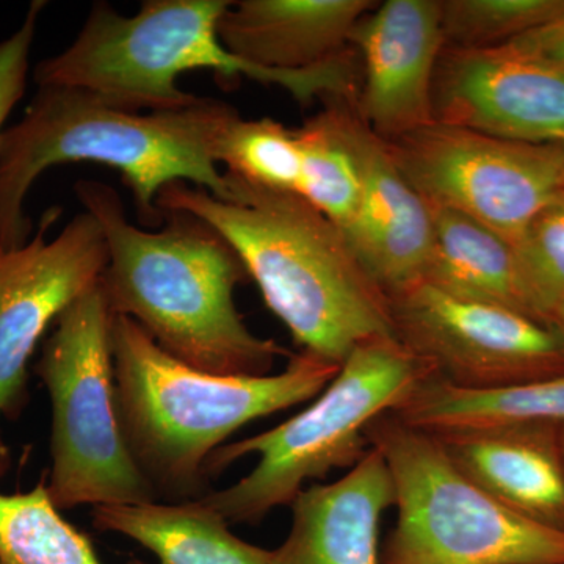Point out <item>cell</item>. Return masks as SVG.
Wrapping results in <instances>:
<instances>
[{"label":"cell","mask_w":564,"mask_h":564,"mask_svg":"<svg viewBox=\"0 0 564 564\" xmlns=\"http://www.w3.org/2000/svg\"><path fill=\"white\" fill-rule=\"evenodd\" d=\"M223 174V198L176 182L163 188L158 209L220 234L300 351L340 366L359 344L393 336L388 295L333 221L299 193Z\"/></svg>","instance_id":"cell-1"},{"label":"cell","mask_w":564,"mask_h":564,"mask_svg":"<svg viewBox=\"0 0 564 564\" xmlns=\"http://www.w3.org/2000/svg\"><path fill=\"white\" fill-rule=\"evenodd\" d=\"M74 192L106 239L99 285L111 314L131 318L163 351L203 372L269 375L292 355L248 328L234 302L247 270L209 225L173 212L163 215L165 228L144 231L110 185L79 181Z\"/></svg>","instance_id":"cell-2"},{"label":"cell","mask_w":564,"mask_h":564,"mask_svg":"<svg viewBox=\"0 0 564 564\" xmlns=\"http://www.w3.org/2000/svg\"><path fill=\"white\" fill-rule=\"evenodd\" d=\"M239 111L217 99L198 98L184 109H118L90 93L39 87L21 121L0 137V245L22 247L33 225L25 198L55 165L93 162L121 173L143 220L158 225V198L176 182L223 198L217 147Z\"/></svg>","instance_id":"cell-3"},{"label":"cell","mask_w":564,"mask_h":564,"mask_svg":"<svg viewBox=\"0 0 564 564\" xmlns=\"http://www.w3.org/2000/svg\"><path fill=\"white\" fill-rule=\"evenodd\" d=\"M118 417L144 480L163 502L206 496L210 456L248 423L314 400L339 364L307 351L280 373L217 375L162 350L131 318L113 315Z\"/></svg>","instance_id":"cell-4"},{"label":"cell","mask_w":564,"mask_h":564,"mask_svg":"<svg viewBox=\"0 0 564 564\" xmlns=\"http://www.w3.org/2000/svg\"><path fill=\"white\" fill-rule=\"evenodd\" d=\"M229 6L228 0H147L139 13L122 17L109 3H95L76 40L41 61L33 79L39 87L76 88L132 111L191 106L198 96L181 90L177 80L196 69L276 85L302 106L337 90L339 74L333 65L278 70L232 55L217 32Z\"/></svg>","instance_id":"cell-5"},{"label":"cell","mask_w":564,"mask_h":564,"mask_svg":"<svg viewBox=\"0 0 564 564\" xmlns=\"http://www.w3.org/2000/svg\"><path fill=\"white\" fill-rule=\"evenodd\" d=\"M433 377V367L395 336L359 344L306 410L267 432L218 448L207 463L209 480L245 456L256 455L258 463L237 484L199 500L229 525L259 524L276 508L291 507L310 481L322 480L334 469L350 470L361 462L372 447L369 426Z\"/></svg>","instance_id":"cell-6"},{"label":"cell","mask_w":564,"mask_h":564,"mask_svg":"<svg viewBox=\"0 0 564 564\" xmlns=\"http://www.w3.org/2000/svg\"><path fill=\"white\" fill-rule=\"evenodd\" d=\"M367 436L395 489L397 521L381 564H564V532L497 502L434 434L388 413Z\"/></svg>","instance_id":"cell-7"},{"label":"cell","mask_w":564,"mask_h":564,"mask_svg":"<svg viewBox=\"0 0 564 564\" xmlns=\"http://www.w3.org/2000/svg\"><path fill=\"white\" fill-rule=\"evenodd\" d=\"M111 321L96 284L54 323L36 362L51 400V474L58 510L158 500L133 463L117 408Z\"/></svg>","instance_id":"cell-8"},{"label":"cell","mask_w":564,"mask_h":564,"mask_svg":"<svg viewBox=\"0 0 564 564\" xmlns=\"http://www.w3.org/2000/svg\"><path fill=\"white\" fill-rule=\"evenodd\" d=\"M393 162L430 206L459 212L511 247L564 191V148L500 139L433 121L388 141Z\"/></svg>","instance_id":"cell-9"},{"label":"cell","mask_w":564,"mask_h":564,"mask_svg":"<svg viewBox=\"0 0 564 564\" xmlns=\"http://www.w3.org/2000/svg\"><path fill=\"white\" fill-rule=\"evenodd\" d=\"M388 302L393 336L455 388L494 391L564 372L562 334L529 315L464 302L422 281L389 292Z\"/></svg>","instance_id":"cell-10"},{"label":"cell","mask_w":564,"mask_h":564,"mask_svg":"<svg viewBox=\"0 0 564 564\" xmlns=\"http://www.w3.org/2000/svg\"><path fill=\"white\" fill-rule=\"evenodd\" d=\"M61 209L44 212L22 247L0 245V419H14L28 399L29 362L66 307L101 281L107 247L87 210L54 239L47 232Z\"/></svg>","instance_id":"cell-11"},{"label":"cell","mask_w":564,"mask_h":564,"mask_svg":"<svg viewBox=\"0 0 564 564\" xmlns=\"http://www.w3.org/2000/svg\"><path fill=\"white\" fill-rule=\"evenodd\" d=\"M434 121L500 139L556 143L564 139V68L510 46H444L433 80Z\"/></svg>","instance_id":"cell-12"},{"label":"cell","mask_w":564,"mask_h":564,"mask_svg":"<svg viewBox=\"0 0 564 564\" xmlns=\"http://www.w3.org/2000/svg\"><path fill=\"white\" fill-rule=\"evenodd\" d=\"M350 46L361 63L358 110L386 141L434 121L433 80L445 43L440 0H386L364 14Z\"/></svg>","instance_id":"cell-13"},{"label":"cell","mask_w":564,"mask_h":564,"mask_svg":"<svg viewBox=\"0 0 564 564\" xmlns=\"http://www.w3.org/2000/svg\"><path fill=\"white\" fill-rule=\"evenodd\" d=\"M344 120L362 181L358 214L345 237L388 295L421 276L433 245L432 207L404 180L388 141L366 124L356 99L345 101Z\"/></svg>","instance_id":"cell-14"},{"label":"cell","mask_w":564,"mask_h":564,"mask_svg":"<svg viewBox=\"0 0 564 564\" xmlns=\"http://www.w3.org/2000/svg\"><path fill=\"white\" fill-rule=\"evenodd\" d=\"M393 505L388 464L370 447L339 480L306 486L295 497L291 530L272 551V564H381V519Z\"/></svg>","instance_id":"cell-15"},{"label":"cell","mask_w":564,"mask_h":564,"mask_svg":"<svg viewBox=\"0 0 564 564\" xmlns=\"http://www.w3.org/2000/svg\"><path fill=\"white\" fill-rule=\"evenodd\" d=\"M434 436L459 470L497 502L564 532L560 426L516 423Z\"/></svg>","instance_id":"cell-16"},{"label":"cell","mask_w":564,"mask_h":564,"mask_svg":"<svg viewBox=\"0 0 564 564\" xmlns=\"http://www.w3.org/2000/svg\"><path fill=\"white\" fill-rule=\"evenodd\" d=\"M375 0H239L218 21V39L259 68L303 70L350 51V35Z\"/></svg>","instance_id":"cell-17"},{"label":"cell","mask_w":564,"mask_h":564,"mask_svg":"<svg viewBox=\"0 0 564 564\" xmlns=\"http://www.w3.org/2000/svg\"><path fill=\"white\" fill-rule=\"evenodd\" d=\"M91 518L96 530L131 538L151 551L158 564H272V551L240 540L228 521L199 499L101 505L93 508Z\"/></svg>","instance_id":"cell-18"},{"label":"cell","mask_w":564,"mask_h":564,"mask_svg":"<svg viewBox=\"0 0 564 564\" xmlns=\"http://www.w3.org/2000/svg\"><path fill=\"white\" fill-rule=\"evenodd\" d=\"M430 207L433 245L417 281L464 302L492 304L529 315L519 291L513 247L459 212Z\"/></svg>","instance_id":"cell-19"},{"label":"cell","mask_w":564,"mask_h":564,"mask_svg":"<svg viewBox=\"0 0 564 564\" xmlns=\"http://www.w3.org/2000/svg\"><path fill=\"white\" fill-rule=\"evenodd\" d=\"M399 421L432 434L516 423L564 425V372L494 391H467L433 377L392 411Z\"/></svg>","instance_id":"cell-20"},{"label":"cell","mask_w":564,"mask_h":564,"mask_svg":"<svg viewBox=\"0 0 564 564\" xmlns=\"http://www.w3.org/2000/svg\"><path fill=\"white\" fill-rule=\"evenodd\" d=\"M347 99H325V109L293 131L302 154L299 195L344 234L358 214L362 195L358 159L345 129Z\"/></svg>","instance_id":"cell-21"},{"label":"cell","mask_w":564,"mask_h":564,"mask_svg":"<svg viewBox=\"0 0 564 564\" xmlns=\"http://www.w3.org/2000/svg\"><path fill=\"white\" fill-rule=\"evenodd\" d=\"M9 445L0 437V478L9 473ZM0 564H102L84 533L52 502L46 484L28 492H0Z\"/></svg>","instance_id":"cell-22"},{"label":"cell","mask_w":564,"mask_h":564,"mask_svg":"<svg viewBox=\"0 0 564 564\" xmlns=\"http://www.w3.org/2000/svg\"><path fill=\"white\" fill-rule=\"evenodd\" d=\"M217 162L251 184L300 192L302 154L295 133L272 118L245 120L237 115L218 141Z\"/></svg>","instance_id":"cell-23"},{"label":"cell","mask_w":564,"mask_h":564,"mask_svg":"<svg viewBox=\"0 0 564 564\" xmlns=\"http://www.w3.org/2000/svg\"><path fill=\"white\" fill-rule=\"evenodd\" d=\"M445 46L489 50L540 28L564 10V0H440Z\"/></svg>","instance_id":"cell-24"},{"label":"cell","mask_w":564,"mask_h":564,"mask_svg":"<svg viewBox=\"0 0 564 564\" xmlns=\"http://www.w3.org/2000/svg\"><path fill=\"white\" fill-rule=\"evenodd\" d=\"M513 250L527 314L549 325L564 302V191L534 215Z\"/></svg>","instance_id":"cell-25"},{"label":"cell","mask_w":564,"mask_h":564,"mask_svg":"<svg viewBox=\"0 0 564 564\" xmlns=\"http://www.w3.org/2000/svg\"><path fill=\"white\" fill-rule=\"evenodd\" d=\"M46 7L43 0H35L17 32L0 41V137L11 111L21 101L28 88L31 51L36 35L41 11Z\"/></svg>","instance_id":"cell-26"},{"label":"cell","mask_w":564,"mask_h":564,"mask_svg":"<svg viewBox=\"0 0 564 564\" xmlns=\"http://www.w3.org/2000/svg\"><path fill=\"white\" fill-rule=\"evenodd\" d=\"M507 46L533 61L564 68V10L554 20L518 36Z\"/></svg>","instance_id":"cell-27"},{"label":"cell","mask_w":564,"mask_h":564,"mask_svg":"<svg viewBox=\"0 0 564 564\" xmlns=\"http://www.w3.org/2000/svg\"><path fill=\"white\" fill-rule=\"evenodd\" d=\"M549 325L554 326L556 332L562 334L564 339V302L556 307L555 313L552 314Z\"/></svg>","instance_id":"cell-28"},{"label":"cell","mask_w":564,"mask_h":564,"mask_svg":"<svg viewBox=\"0 0 564 564\" xmlns=\"http://www.w3.org/2000/svg\"><path fill=\"white\" fill-rule=\"evenodd\" d=\"M560 437H562V451L564 456V425L560 426Z\"/></svg>","instance_id":"cell-29"},{"label":"cell","mask_w":564,"mask_h":564,"mask_svg":"<svg viewBox=\"0 0 564 564\" xmlns=\"http://www.w3.org/2000/svg\"><path fill=\"white\" fill-rule=\"evenodd\" d=\"M556 143L562 144V147L564 148V139L556 141Z\"/></svg>","instance_id":"cell-30"}]
</instances>
